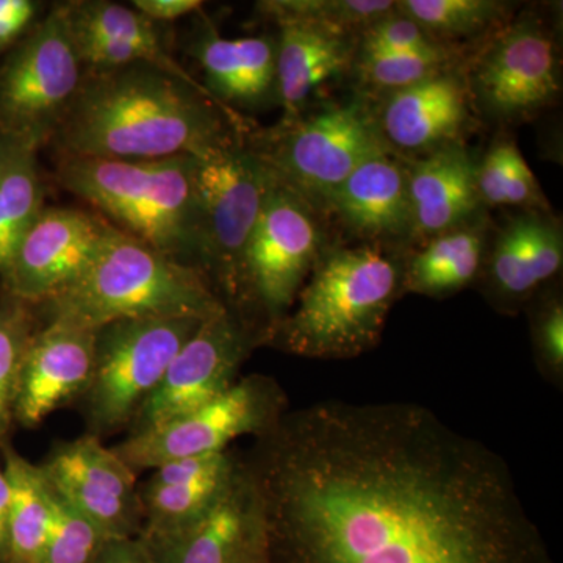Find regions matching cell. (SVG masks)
<instances>
[{"label": "cell", "mask_w": 563, "mask_h": 563, "mask_svg": "<svg viewBox=\"0 0 563 563\" xmlns=\"http://www.w3.org/2000/svg\"><path fill=\"white\" fill-rule=\"evenodd\" d=\"M92 563H158L141 539H109Z\"/></svg>", "instance_id": "cell-38"}, {"label": "cell", "mask_w": 563, "mask_h": 563, "mask_svg": "<svg viewBox=\"0 0 563 563\" xmlns=\"http://www.w3.org/2000/svg\"><path fill=\"white\" fill-rule=\"evenodd\" d=\"M562 265L561 224L548 211L526 210L504 225L485 255V295L495 309L515 312L529 306Z\"/></svg>", "instance_id": "cell-17"}, {"label": "cell", "mask_w": 563, "mask_h": 563, "mask_svg": "<svg viewBox=\"0 0 563 563\" xmlns=\"http://www.w3.org/2000/svg\"><path fill=\"white\" fill-rule=\"evenodd\" d=\"M387 151L363 162L333 192L325 214L366 243L395 242L413 235L406 165Z\"/></svg>", "instance_id": "cell-20"}, {"label": "cell", "mask_w": 563, "mask_h": 563, "mask_svg": "<svg viewBox=\"0 0 563 563\" xmlns=\"http://www.w3.org/2000/svg\"><path fill=\"white\" fill-rule=\"evenodd\" d=\"M287 410L280 385L252 374L206 406L151 431L132 433L113 450L135 473L154 470L177 459L228 451L240 437H261Z\"/></svg>", "instance_id": "cell-12"}, {"label": "cell", "mask_w": 563, "mask_h": 563, "mask_svg": "<svg viewBox=\"0 0 563 563\" xmlns=\"http://www.w3.org/2000/svg\"><path fill=\"white\" fill-rule=\"evenodd\" d=\"M85 76L65 5L55 7L0 69V133L36 150L52 140Z\"/></svg>", "instance_id": "cell-10"}, {"label": "cell", "mask_w": 563, "mask_h": 563, "mask_svg": "<svg viewBox=\"0 0 563 563\" xmlns=\"http://www.w3.org/2000/svg\"><path fill=\"white\" fill-rule=\"evenodd\" d=\"M10 485L9 553L16 563H40L51 526V488L38 465L14 451L5 454Z\"/></svg>", "instance_id": "cell-27"}, {"label": "cell", "mask_w": 563, "mask_h": 563, "mask_svg": "<svg viewBox=\"0 0 563 563\" xmlns=\"http://www.w3.org/2000/svg\"><path fill=\"white\" fill-rule=\"evenodd\" d=\"M404 262L379 244L325 246L290 312L262 344L314 361H350L383 339L402 295Z\"/></svg>", "instance_id": "cell-3"}, {"label": "cell", "mask_w": 563, "mask_h": 563, "mask_svg": "<svg viewBox=\"0 0 563 563\" xmlns=\"http://www.w3.org/2000/svg\"><path fill=\"white\" fill-rule=\"evenodd\" d=\"M470 103L465 80L448 69L388 92L376 121L393 152L428 155L462 144L472 120Z\"/></svg>", "instance_id": "cell-19"}, {"label": "cell", "mask_w": 563, "mask_h": 563, "mask_svg": "<svg viewBox=\"0 0 563 563\" xmlns=\"http://www.w3.org/2000/svg\"><path fill=\"white\" fill-rule=\"evenodd\" d=\"M240 461L242 457L233 455L231 461L220 468L179 483L154 484L146 481L140 488L143 507L141 539L151 540L168 536L201 517L231 483L233 474L239 470Z\"/></svg>", "instance_id": "cell-26"}, {"label": "cell", "mask_w": 563, "mask_h": 563, "mask_svg": "<svg viewBox=\"0 0 563 563\" xmlns=\"http://www.w3.org/2000/svg\"><path fill=\"white\" fill-rule=\"evenodd\" d=\"M96 331L44 322L33 335L18 383L14 420L35 428L81 398L95 363Z\"/></svg>", "instance_id": "cell-18"}, {"label": "cell", "mask_w": 563, "mask_h": 563, "mask_svg": "<svg viewBox=\"0 0 563 563\" xmlns=\"http://www.w3.org/2000/svg\"><path fill=\"white\" fill-rule=\"evenodd\" d=\"M406 168L412 236L431 240L479 218L476 162L462 144L422 155Z\"/></svg>", "instance_id": "cell-21"}, {"label": "cell", "mask_w": 563, "mask_h": 563, "mask_svg": "<svg viewBox=\"0 0 563 563\" xmlns=\"http://www.w3.org/2000/svg\"><path fill=\"white\" fill-rule=\"evenodd\" d=\"M358 51L355 57L368 55L399 54V52H426L442 49L443 44L437 43L417 22L401 13L396 5L393 13L374 22L358 38Z\"/></svg>", "instance_id": "cell-36"}, {"label": "cell", "mask_w": 563, "mask_h": 563, "mask_svg": "<svg viewBox=\"0 0 563 563\" xmlns=\"http://www.w3.org/2000/svg\"><path fill=\"white\" fill-rule=\"evenodd\" d=\"M10 485L5 472L0 468V551H9Z\"/></svg>", "instance_id": "cell-40"}, {"label": "cell", "mask_w": 563, "mask_h": 563, "mask_svg": "<svg viewBox=\"0 0 563 563\" xmlns=\"http://www.w3.org/2000/svg\"><path fill=\"white\" fill-rule=\"evenodd\" d=\"M65 11L70 29L74 31L90 32L132 44L133 47L143 52L151 66L179 77L192 87L206 90L201 81L196 80L187 69L181 68L179 62L174 60L169 55L154 22L147 20L133 7L107 2V0H87V2L65 3Z\"/></svg>", "instance_id": "cell-28"}, {"label": "cell", "mask_w": 563, "mask_h": 563, "mask_svg": "<svg viewBox=\"0 0 563 563\" xmlns=\"http://www.w3.org/2000/svg\"><path fill=\"white\" fill-rule=\"evenodd\" d=\"M47 483L101 529L107 539H131L143 528V507L135 472L101 437L58 444L40 465Z\"/></svg>", "instance_id": "cell-14"}, {"label": "cell", "mask_w": 563, "mask_h": 563, "mask_svg": "<svg viewBox=\"0 0 563 563\" xmlns=\"http://www.w3.org/2000/svg\"><path fill=\"white\" fill-rule=\"evenodd\" d=\"M276 22L279 25L277 92L284 107L282 120L287 121L303 113L318 87L351 68L358 38L310 22Z\"/></svg>", "instance_id": "cell-23"}, {"label": "cell", "mask_w": 563, "mask_h": 563, "mask_svg": "<svg viewBox=\"0 0 563 563\" xmlns=\"http://www.w3.org/2000/svg\"><path fill=\"white\" fill-rule=\"evenodd\" d=\"M487 255V228L483 218L428 240L404 262L402 295L443 299L479 280Z\"/></svg>", "instance_id": "cell-24"}, {"label": "cell", "mask_w": 563, "mask_h": 563, "mask_svg": "<svg viewBox=\"0 0 563 563\" xmlns=\"http://www.w3.org/2000/svg\"><path fill=\"white\" fill-rule=\"evenodd\" d=\"M244 462L269 563H555L501 455L420 404L288 409Z\"/></svg>", "instance_id": "cell-1"}, {"label": "cell", "mask_w": 563, "mask_h": 563, "mask_svg": "<svg viewBox=\"0 0 563 563\" xmlns=\"http://www.w3.org/2000/svg\"><path fill=\"white\" fill-rule=\"evenodd\" d=\"M110 222L90 211L44 209L3 272L11 298L43 306L88 268Z\"/></svg>", "instance_id": "cell-15"}, {"label": "cell", "mask_w": 563, "mask_h": 563, "mask_svg": "<svg viewBox=\"0 0 563 563\" xmlns=\"http://www.w3.org/2000/svg\"><path fill=\"white\" fill-rule=\"evenodd\" d=\"M242 563H269L268 554H266V543L265 547H262L261 550L252 553L250 558L244 559Z\"/></svg>", "instance_id": "cell-41"}, {"label": "cell", "mask_w": 563, "mask_h": 563, "mask_svg": "<svg viewBox=\"0 0 563 563\" xmlns=\"http://www.w3.org/2000/svg\"><path fill=\"white\" fill-rule=\"evenodd\" d=\"M58 181L120 231L201 269V211L195 157L125 162L62 158Z\"/></svg>", "instance_id": "cell-5"}, {"label": "cell", "mask_w": 563, "mask_h": 563, "mask_svg": "<svg viewBox=\"0 0 563 563\" xmlns=\"http://www.w3.org/2000/svg\"><path fill=\"white\" fill-rule=\"evenodd\" d=\"M454 58L455 51L448 46L435 51L368 55L355 60L366 85L390 92L448 70Z\"/></svg>", "instance_id": "cell-34"}, {"label": "cell", "mask_w": 563, "mask_h": 563, "mask_svg": "<svg viewBox=\"0 0 563 563\" xmlns=\"http://www.w3.org/2000/svg\"><path fill=\"white\" fill-rule=\"evenodd\" d=\"M46 322L98 331L140 318L207 320L225 310L206 274L109 225L79 279L43 303Z\"/></svg>", "instance_id": "cell-4"}, {"label": "cell", "mask_w": 563, "mask_h": 563, "mask_svg": "<svg viewBox=\"0 0 563 563\" xmlns=\"http://www.w3.org/2000/svg\"><path fill=\"white\" fill-rule=\"evenodd\" d=\"M141 540L158 563H242L265 547L261 498L244 459L201 517L168 536Z\"/></svg>", "instance_id": "cell-16"}, {"label": "cell", "mask_w": 563, "mask_h": 563, "mask_svg": "<svg viewBox=\"0 0 563 563\" xmlns=\"http://www.w3.org/2000/svg\"><path fill=\"white\" fill-rule=\"evenodd\" d=\"M247 147L277 180L299 192L321 214L328 211L336 188L363 162L391 151L376 113L357 99L282 120Z\"/></svg>", "instance_id": "cell-6"}, {"label": "cell", "mask_w": 563, "mask_h": 563, "mask_svg": "<svg viewBox=\"0 0 563 563\" xmlns=\"http://www.w3.org/2000/svg\"><path fill=\"white\" fill-rule=\"evenodd\" d=\"M321 213L273 176L244 252L242 321L263 317L262 340L298 298L325 247Z\"/></svg>", "instance_id": "cell-9"}, {"label": "cell", "mask_w": 563, "mask_h": 563, "mask_svg": "<svg viewBox=\"0 0 563 563\" xmlns=\"http://www.w3.org/2000/svg\"><path fill=\"white\" fill-rule=\"evenodd\" d=\"M133 9L147 20L172 22L202 10L201 0H135Z\"/></svg>", "instance_id": "cell-39"}, {"label": "cell", "mask_w": 563, "mask_h": 563, "mask_svg": "<svg viewBox=\"0 0 563 563\" xmlns=\"http://www.w3.org/2000/svg\"><path fill=\"white\" fill-rule=\"evenodd\" d=\"M192 54L206 76L203 87L224 109H261L279 102L277 43L273 36L222 38L206 31Z\"/></svg>", "instance_id": "cell-22"}, {"label": "cell", "mask_w": 563, "mask_h": 563, "mask_svg": "<svg viewBox=\"0 0 563 563\" xmlns=\"http://www.w3.org/2000/svg\"><path fill=\"white\" fill-rule=\"evenodd\" d=\"M235 118L206 90L155 66L85 69L51 141L62 158L198 157L236 140L229 128Z\"/></svg>", "instance_id": "cell-2"}, {"label": "cell", "mask_w": 563, "mask_h": 563, "mask_svg": "<svg viewBox=\"0 0 563 563\" xmlns=\"http://www.w3.org/2000/svg\"><path fill=\"white\" fill-rule=\"evenodd\" d=\"M49 488L51 526L40 563H92L109 539Z\"/></svg>", "instance_id": "cell-33"}, {"label": "cell", "mask_w": 563, "mask_h": 563, "mask_svg": "<svg viewBox=\"0 0 563 563\" xmlns=\"http://www.w3.org/2000/svg\"><path fill=\"white\" fill-rule=\"evenodd\" d=\"M36 151L27 141L0 136V274L44 210Z\"/></svg>", "instance_id": "cell-25"}, {"label": "cell", "mask_w": 563, "mask_h": 563, "mask_svg": "<svg viewBox=\"0 0 563 563\" xmlns=\"http://www.w3.org/2000/svg\"><path fill=\"white\" fill-rule=\"evenodd\" d=\"M536 365L543 379L563 388V301L558 287L544 288L529 302Z\"/></svg>", "instance_id": "cell-35"}, {"label": "cell", "mask_w": 563, "mask_h": 563, "mask_svg": "<svg viewBox=\"0 0 563 563\" xmlns=\"http://www.w3.org/2000/svg\"><path fill=\"white\" fill-rule=\"evenodd\" d=\"M32 307L11 296L0 306V440L14 420L22 361L38 331Z\"/></svg>", "instance_id": "cell-32"}, {"label": "cell", "mask_w": 563, "mask_h": 563, "mask_svg": "<svg viewBox=\"0 0 563 563\" xmlns=\"http://www.w3.org/2000/svg\"><path fill=\"white\" fill-rule=\"evenodd\" d=\"M273 174L239 139L195 157L201 211V272L242 320L244 252Z\"/></svg>", "instance_id": "cell-7"}, {"label": "cell", "mask_w": 563, "mask_h": 563, "mask_svg": "<svg viewBox=\"0 0 563 563\" xmlns=\"http://www.w3.org/2000/svg\"><path fill=\"white\" fill-rule=\"evenodd\" d=\"M396 5L443 46L501 27L509 9L496 0H401Z\"/></svg>", "instance_id": "cell-30"}, {"label": "cell", "mask_w": 563, "mask_h": 563, "mask_svg": "<svg viewBox=\"0 0 563 563\" xmlns=\"http://www.w3.org/2000/svg\"><path fill=\"white\" fill-rule=\"evenodd\" d=\"M476 187L485 206L550 210L536 174L510 139L496 140L476 163Z\"/></svg>", "instance_id": "cell-29"}, {"label": "cell", "mask_w": 563, "mask_h": 563, "mask_svg": "<svg viewBox=\"0 0 563 563\" xmlns=\"http://www.w3.org/2000/svg\"><path fill=\"white\" fill-rule=\"evenodd\" d=\"M258 10L272 20H295L321 25L361 38L374 22L396 10L391 0H268Z\"/></svg>", "instance_id": "cell-31"}, {"label": "cell", "mask_w": 563, "mask_h": 563, "mask_svg": "<svg viewBox=\"0 0 563 563\" xmlns=\"http://www.w3.org/2000/svg\"><path fill=\"white\" fill-rule=\"evenodd\" d=\"M258 344L257 333L228 309L203 321L136 413L131 435L177 420L228 391Z\"/></svg>", "instance_id": "cell-13"}, {"label": "cell", "mask_w": 563, "mask_h": 563, "mask_svg": "<svg viewBox=\"0 0 563 563\" xmlns=\"http://www.w3.org/2000/svg\"><path fill=\"white\" fill-rule=\"evenodd\" d=\"M558 41L539 16L496 29L466 73L470 101L499 122H520L553 106L562 91Z\"/></svg>", "instance_id": "cell-11"}, {"label": "cell", "mask_w": 563, "mask_h": 563, "mask_svg": "<svg viewBox=\"0 0 563 563\" xmlns=\"http://www.w3.org/2000/svg\"><path fill=\"white\" fill-rule=\"evenodd\" d=\"M203 321L140 318L96 331L90 383L80 398L92 435L132 426L169 363Z\"/></svg>", "instance_id": "cell-8"}, {"label": "cell", "mask_w": 563, "mask_h": 563, "mask_svg": "<svg viewBox=\"0 0 563 563\" xmlns=\"http://www.w3.org/2000/svg\"><path fill=\"white\" fill-rule=\"evenodd\" d=\"M35 11L31 0H0V46L16 40L31 25Z\"/></svg>", "instance_id": "cell-37"}]
</instances>
